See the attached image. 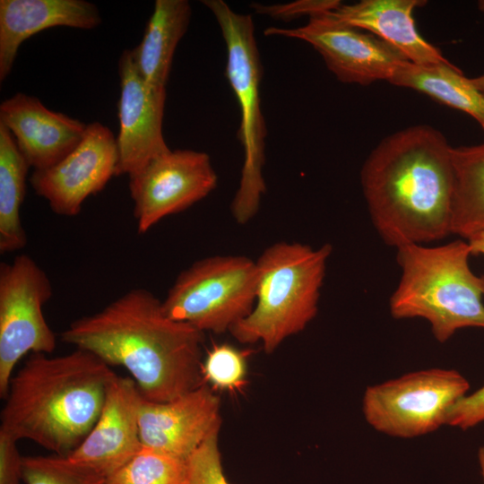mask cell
<instances>
[{"mask_svg": "<svg viewBox=\"0 0 484 484\" xmlns=\"http://www.w3.org/2000/svg\"><path fill=\"white\" fill-rule=\"evenodd\" d=\"M61 339L110 367H125L151 402L172 401L204 384V333L169 318L162 300L146 289H133L74 320Z\"/></svg>", "mask_w": 484, "mask_h": 484, "instance_id": "obj_1", "label": "cell"}, {"mask_svg": "<svg viewBox=\"0 0 484 484\" xmlns=\"http://www.w3.org/2000/svg\"><path fill=\"white\" fill-rule=\"evenodd\" d=\"M451 149L438 130L418 125L390 134L368 155L362 192L385 244L426 245L451 234Z\"/></svg>", "mask_w": 484, "mask_h": 484, "instance_id": "obj_2", "label": "cell"}, {"mask_svg": "<svg viewBox=\"0 0 484 484\" xmlns=\"http://www.w3.org/2000/svg\"><path fill=\"white\" fill-rule=\"evenodd\" d=\"M117 375L90 351L32 353L13 375L0 430L66 456L88 436Z\"/></svg>", "mask_w": 484, "mask_h": 484, "instance_id": "obj_3", "label": "cell"}, {"mask_svg": "<svg viewBox=\"0 0 484 484\" xmlns=\"http://www.w3.org/2000/svg\"><path fill=\"white\" fill-rule=\"evenodd\" d=\"M396 250L402 273L389 302L394 318L427 320L439 342L462 328L484 329V276L470 267L467 241L408 244Z\"/></svg>", "mask_w": 484, "mask_h": 484, "instance_id": "obj_4", "label": "cell"}, {"mask_svg": "<svg viewBox=\"0 0 484 484\" xmlns=\"http://www.w3.org/2000/svg\"><path fill=\"white\" fill-rule=\"evenodd\" d=\"M330 244L314 248L298 242L281 241L264 250L255 261V306L229 331L239 342H260L273 352L287 338L303 331L318 310L320 290Z\"/></svg>", "mask_w": 484, "mask_h": 484, "instance_id": "obj_5", "label": "cell"}, {"mask_svg": "<svg viewBox=\"0 0 484 484\" xmlns=\"http://www.w3.org/2000/svg\"><path fill=\"white\" fill-rule=\"evenodd\" d=\"M224 39L227 51L226 77L240 109L239 140L244 160L238 188L230 209L235 220L245 224L258 212L266 191L263 176L266 127L260 107L263 68L255 37L252 16L233 11L222 0H203Z\"/></svg>", "mask_w": 484, "mask_h": 484, "instance_id": "obj_6", "label": "cell"}, {"mask_svg": "<svg viewBox=\"0 0 484 484\" xmlns=\"http://www.w3.org/2000/svg\"><path fill=\"white\" fill-rule=\"evenodd\" d=\"M255 261L244 255H213L183 270L162 300L171 319L201 332L223 333L252 311L256 296Z\"/></svg>", "mask_w": 484, "mask_h": 484, "instance_id": "obj_7", "label": "cell"}, {"mask_svg": "<svg viewBox=\"0 0 484 484\" xmlns=\"http://www.w3.org/2000/svg\"><path fill=\"white\" fill-rule=\"evenodd\" d=\"M467 379L458 371L430 368L367 388L362 410L376 430L416 437L446 424L452 408L467 394Z\"/></svg>", "mask_w": 484, "mask_h": 484, "instance_id": "obj_8", "label": "cell"}, {"mask_svg": "<svg viewBox=\"0 0 484 484\" xmlns=\"http://www.w3.org/2000/svg\"><path fill=\"white\" fill-rule=\"evenodd\" d=\"M53 288L46 272L28 255L0 264V396L6 397L15 366L27 353H52L56 338L43 306Z\"/></svg>", "mask_w": 484, "mask_h": 484, "instance_id": "obj_9", "label": "cell"}, {"mask_svg": "<svg viewBox=\"0 0 484 484\" xmlns=\"http://www.w3.org/2000/svg\"><path fill=\"white\" fill-rule=\"evenodd\" d=\"M217 174L206 152L176 150L151 160L129 177L139 234L181 212L212 192Z\"/></svg>", "mask_w": 484, "mask_h": 484, "instance_id": "obj_10", "label": "cell"}, {"mask_svg": "<svg viewBox=\"0 0 484 484\" xmlns=\"http://www.w3.org/2000/svg\"><path fill=\"white\" fill-rule=\"evenodd\" d=\"M264 35L307 42L344 83L367 85L380 80L389 82L408 61L384 40L337 21L330 12L309 17L308 22L298 28L269 27Z\"/></svg>", "mask_w": 484, "mask_h": 484, "instance_id": "obj_11", "label": "cell"}, {"mask_svg": "<svg viewBox=\"0 0 484 484\" xmlns=\"http://www.w3.org/2000/svg\"><path fill=\"white\" fill-rule=\"evenodd\" d=\"M117 166V139L108 126L93 122L67 156L48 169L34 170L30 183L56 214L73 217L116 176Z\"/></svg>", "mask_w": 484, "mask_h": 484, "instance_id": "obj_12", "label": "cell"}, {"mask_svg": "<svg viewBox=\"0 0 484 484\" xmlns=\"http://www.w3.org/2000/svg\"><path fill=\"white\" fill-rule=\"evenodd\" d=\"M120 97L116 176L131 175L171 150L163 137L166 88L149 84L137 71L130 50L118 61Z\"/></svg>", "mask_w": 484, "mask_h": 484, "instance_id": "obj_13", "label": "cell"}, {"mask_svg": "<svg viewBox=\"0 0 484 484\" xmlns=\"http://www.w3.org/2000/svg\"><path fill=\"white\" fill-rule=\"evenodd\" d=\"M138 424L142 448L187 462L221 425L220 401L205 384L169 402L142 398Z\"/></svg>", "mask_w": 484, "mask_h": 484, "instance_id": "obj_14", "label": "cell"}, {"mask_svg": "<svg viewBox=\"0 0 484 484\" xmlns=\"http://www.w3.org/2000/svg\"><path fill=\"white\" fill-rule=\"evenodd\" d=\"M142 398L132 377L117 375L94 427L66 457L107 478L124 466L142 449L138 424Z\"/></svg>", "mask_w": 484, "mask_h": 484, "instance_id": "obj_15", "label": "cell"}, {"mask_svg": "<svg viewBox=\"0 0 484 484\" xmlns=\"http://www.w3.org/2000/svg\"><path fill=\"white\" fill-rule=\"evenodd\" d=\"M0 123L34 170L48 169L67 156L82 140L87 125L46 108L22 92L0 105Z\"/></svg>", "mask_w": 484, "mask_h": 484, "instance_id": "obj_16", "label": "cell"}, {"mask_svg": "<svg viewBox=\"0 0 484 484\" xmlns=\"http://www.w3.org/2000/svg\"><path fill=\"white\" fill-rule=\"evenodd\" d=\"M100 22L98 7L85 0H0V81L30 37L54 27L91 30Z\"/></svg>", "mask_w": 484, "mask_h": 484, "instance_id": "obj_17", "label": "cell"}, {"mask_svg": "<svg viewBox=\"0 0 484 484\" xmlns=\"http://www.w3.org/2000/svg\"><path fill=\"white\" fill-rule=\"evenodd\" d=\"M421 0H362L330 11L337 21L372 32L415 65L445 64L441 51L418 31L413 11Z\"/></svg>", "mask_w": 484, "mask_h": 484, "instance_id": "obj_18", "label": "cell"}, {"mask_svg": "<svg viewBox=\"0 0 484 484\" xmlns=\"http://www.w3.org/2000/svg\"><path fill=\"white\" fill-rule=\"evenodd\" d=\"M191 13L187 0L155 1L142 41L130 50L137 71L149 84L166 88L175 50Z\"/></svg>", "mask_w": 484, "mask_h": 484, "instance_id": "obj_19", "label": "cell"}, {"mask_svg": "<svg viewBox=\"0 0 484 484\" xmlns=\"http://www.w3.org/2000/svg\"><path fill=\"white\" fill-rule=\"evenodd\" d=\"M389 82L415 90L470 115L484 132V93L451 62L415 65L407 61Z\"/></svg>", "mask_w": 484, "mask_h": 484, "instance_id": "obj_20", "label": "cell"}, {"mask_svg": "<svg viewBox=\"0 0 484 484\" xmlns=\"http://www.w3.org/2000/svg\"><path fill=\"white\" fill-rule=\"evenodd\" d=\"M451 234L465 239L484 231V143L452 147Z\"/></svg>", "mask_w": 484, "mask_h": 484, "instance_id": "obj_21", "label": "cell"}, {"mask_svg": "<svg viewBox=\"0 0 484 484\" xmlns=\"http://www.w3.org/2000/svg\"><path fill=\"white\" fill-rule=\"evenodd\" d=\"M30 168L13 134L0 123L1 254L22 249L27 244L20 212L26 194V177Z\"/></svg>", "mask_w": 484, "mask_h": 484, "instance_id": "obj_22", "label": "cell"}, {"mask_svg": "<svg viewBox=\"0 0 484 484\" xmlns=\"http://www.w3.org/2000/svg\"><path fill=\"white\" fill-rule=\"evenodd\" d=\"M187 462L142 448L105 484H186Z\"/></svg>", "mask_w": 484, "mask_h": 484, "instance_id": "obj_23", "label": "cell"}, {"mask_svg": "<svg viewBox=\"0 0 484 484\" xmlns=\"http://www.w3.org/2000/svg\"><path fill=\"white\" fill-rule=\"evenodd\" d=\"M107 479L66 456H22V480L26 484H105Z\"/></svg>", "mask_w": 484, "mask_h": 484, "instance_id": "obj_24", "label": "cell"}, {"mask_svg": "<svg viewBox=\"0 0 484 484\" xmlns=\"http://www.w3.org/2000/svg\"><path fill=\"white\" fill-rule=\"evenodd\" d=\"M246 355L229 344H215L202 363L204 381L221 388H240L246 380Z\"/></svg>", "mask_w": 484, "mask_h": 484, "instance_id": "obj_25", "label": "cell"}, {"mask_svg": "<svg viewBox=\"0 0 484 484\" xmlns=\"http://www.w3.org/2000/svg\"><path fill=\"white\" fill-rule=\"evenodd\" d=\"M216 427L187 461L186 484H229L224 476Z\"/></svg>", "mask_w": 484, "mask_h": 484, "instance_id": "obj_26", "label": "cell"}, {"mask_svg": "<svg viewBox=\"0 0 484 484\" xmlns=\"http://www.w3.org/2000/svg\"><path fill=\"white\" fill-rule=\"evenodd\" d=\"M341 4L338 0H298L287 4H263L253 3L255 13L278 21L290 22L303 16L333 11Z\"/></svg>", "mask_w": 484, "mask_h": 484, "instance_id": "obj_27", "label": "cell"}, {"mask_svg": "<svg viewBox=\"0 0 484 484\" xmlns=\"http://www.w3.org/2000/svg\"><path fill=\"white\" fill-rule=\"evenodd\" d=\"M484 422V385L466 394L450 411L446 424L468 429Z\"/></svg>", "mask_w": 484, "mask_h": 484, "instance_id": "obj_28", "label": "cell"}, {"mask_svg": "<svg viewBox=\"0 0 484 484\" xmlns=\"http://www.w3.org/2000/svg\"><path fill=\"white\" fill-rule=\"evenodd\" d=\"M17 442L0 430V484H20L22 480V456Z\"/></svg>", "mask_w": 484, "mask_h": 484, "instance_id": "obj_29", "label": "cell"}, {"mask_svg": "<svg viewBox=\"0 0 484 484\" xmlns=\"http://www.w3.org/2000/svg\"><path fill=\"white\" fill-rule=\"evenodd\" d=\"M466 240L470 246L471 255H484V231L476 233Z\"/></svg>", "mask_w": 484, "mask_h": 484, "instance_id": "obj_30", "label": "cell"}, {"mask_svg": "<svg viewBox=\"0 0 484 484\" xmlns=\"http://www.w3.org/2000/svg\"><path fill=\"white\" fill-rule=\"evenodd\" d=\"M471 81L473 84L481 91L484 93V73L477 76L475 78H471Z\"/></svg>", "mask_w": 484, "mask_h": 484, "instance_id": "obj_31", "label": "cell"}, {"mask_svg": "<svg viewBox=\"0 0 484 484\" xmlns=\"http://www.w3.org/2000/svg\"><path fill=\"white\" fill-rule=\"evenodd\" d=\"M479 460L481 468V473L484 480V448H481L479 452Z\"/></svg>", "mask_w": 484, "mask_h": 484, "instance_id": "obj_32", "label": "cell"}, {"mask_svg": "<svg viewBox=\"0 0 484 484\" xmlns=\"http://www.w3.org/2000/svg\"><path fill=\"white\" fill-rule=\"evenodd\" d=\"M478 5H479V9H480L481 12L484 13V0L480 1L479 4H478Z\"/></svg>", "mask_w": 484, "mask_h": 484, "instance_id": "obj_33", "label": "cell"}]
</instances>
